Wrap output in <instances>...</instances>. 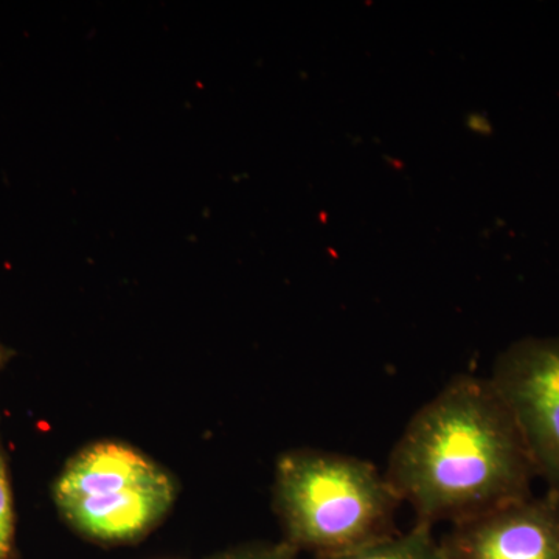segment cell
I'll return each instance as SVG.
<instances>
[{"label": "cell", "mask_w": 559, "mask_h": 559, "mask_svg": "<svg viewBox=\"0 0 559 559\" xmlns=\"http://www.w3.org/2000/svg\"><path fill=\"white\" fill-rule=\"evenodd\" d=\"M385 477L418 522L451 525L520 502L536 479L516 423L484 378L459 374L419 407Z\"/></svg>", "instance_id": "6da1fadb"}, {"label": "cell", "mask_w": 559, "mask_h": 559, "mask_svg": "<svg viewBox=\"0 0 559 559\" xmlns=\"http://www.w3.org/2000/svg\"><path fill=\"white\" fill-rule=\"evenodd\" d=\"M272 498L283 543L316 558L349 554L400 533V496L384 473L353 455L285 452L275 465Z\"/></svg>", "instance_id": "7a4b0ae2"}, {"label": "cell", "mask_w": 559, "mask_h": 559, "mask_svg": "<svg viewBox=\"0 0 559 559\" xmlns=\"http://www.w3.org/2000/svg\"><path fill=\"white\" fill-rule=\"evenodd\" d=\"M178 488L153 459L120 441H98L76 452L55 481L64 520L100 543H131L157 527Z\"/></svg>", "instance_id": "3957f363"}, {"label": "cell", "mask_w": 559, "mask_h": 559, "mask_svg": "<svg viewBox=\"0 0 559 559\" xmlns=\"http://www.w3.org/2000/svg\"><path fill=\"white\" fill-rule=\"evenodd\" d=\"M489 381L516 423L536 477L559 496V337L513 342Z\"/></svg>", "instance_id": "277c9868"}, {"label": "cell", "mask_w": 559, "mask_h": 559, "mask_svg": "<svg viewBox=\"0 0 559 559\" xmlns=\"http://www.w3.org/2000/svg\"><path fill=\"white\" fill-rule=\"evenodd\" d=\"M444 559H559V496L520 500L452 525Z\"/></svg>", "instance_id": "5b68a950"}, {"label": "cell", "mask_w": 559, "mask_h": 559, "mask_svg": "<svg viewBox=\"0 0 559 559\" xmlns=\"http://www.w3.org/2000/svg\"><path fill=\"white\" fill-rule=\"evenodd\" d=\"M316 559H444V555L440 540L433 536L432 525L417 521L409 532L396 533L364 549Z\"/></svg>", "instance_id": "8992f818"}, {"label": "cell", "mask_w": 559, "mask_h": 559, "mask_svg": "<svg viewBox=\"0 0 559 559\" xmlns=\"http://www.w3.org/2000/svg\"><path fill=\"white\" fill-rule=\"evenodd\" d=\"M14 540V506L9 471L0 452V559H9Z\"/></svg>", "instance_id": "52a82bcc"}, {"label": "cell", "mask_w": 559, "mask_h": 559, "mask_svg": "<svg viewBox=\"0 0 559 559\" xmlns=\"http://www.w3.org/2000/svg\"><path fill=\"white\" fill-rule=\"evenodd\" d=\"M297 551L288 544H252L224 551L213 559H297Z\"/></svg>", "instance_id": "ba28073f"}, {"label": "cell", "mask_w": 559, "mask_h": 559, "mask_svg": "<svg viewBox=\"0 0 559 559\" xmlns=\"http://www.w3.org/2000/svg\"><path fill=\"white\" fill-rule=\"evenodd\" d=\"M7 358V352L5 349H3L2 345H0V364L3 362V360H5Z\"/></svg>", "instance_id": "9c48e42d"}]
</instances>
